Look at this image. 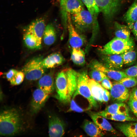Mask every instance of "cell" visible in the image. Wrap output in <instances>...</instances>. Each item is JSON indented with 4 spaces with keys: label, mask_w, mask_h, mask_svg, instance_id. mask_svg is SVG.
Returning <instances> with one entry per match:
<instances>
[{
    "label": "cell",
    "mask_w": 137,
    "mask_h": 137,
    "mask_svg": "<svg viewBox=\"0 0 137 137\" xmlns=\"http://www.w3.org/2000/svg\"><path fill=\"white\" fill-rule=\"evenodd\" d=\"M22 121L18 111L10 108L3 110L0 115V133L3 136H11L22 129Z\"/></svg>",
    "instance_id": "6da1fadb"
},
{
    "label": "cell",
    "mask_w": 137,
    "mask_h": 137,
    "mask_svg": "<svg viewBox=\"0 0 137 137\" xmlns=\"http://www.w3.org/2000/svg\"><path fill=\"white\" fill-rule=\"evenodd\" d=\"M49 95L39 88L34 91L31 104V110L32 113H36L41 109L48 99Z\"/></svg>",
    "instance_id": "8fae6325"
},
{
    "label": "cell",
    "mask_w": 137,
    "mask_h": 137,
    "mask_svg": "<svg viewBox=\"0 0 137 137\" xmlns=\"http://www.w3.org/2000/svg\"><path fill=\"white\" fill-rule=\"evenodd\" d=\"M115 37L121 39H127L130 38V29L128 26L121 24L115 22Z\"/></svg>",
    "instance_id": "484cf974"
},
{
    "label": "cell",
    "mask_w": 137,
    "mask_h": 137,
    "mask_svg": "<svg viewBox=\"0 0 137 137\" xmlns=\"http://www.w3.org/2000/svg\"><path fill=\"white\" fill-rule=\"evenodd\" d=\"M90 115L93 122L101 130L106 131L114 133L116 132L110 123L105 117L96 114L90 113Z\"/></svg>",
    "instance_id": "2e32d148"
},
{
    "label": "cell",
    "mask_w": 137,
    "mask_h": 137,
    "mask_svg": "<svg viewBox=\"0 0 137 137\" xmlns=\"http://www.w3.org/2000/svg\"><path fill=\"white\" fill-rule=\"evenodd\" d=\"M55 84L53 76L51 73L43 75L38 82L39 88L49 95L54 91Z\"/></svg>",
    "instance_id": "9a60e30c"
},
{
    "label": "cell",
    "mask_w": 137,
    "mask_h": 137,
    "mask_svg": "<svg viewBox=\"0 0 137 137\" xmlns=\"http://www.w3.org/2000/svg\"><path fill=\"white\" fill-rule=\"evenodd\" d=\"M45 27L44 19L43 18H40L32 22L26 29V31L31 33L36 37L41 48Z\"/></svg>",
    "instance_id": "7c38bea8"
},
{
    "label": "cell",
    "mask_w": 137,
    "mask_h": 137,
    "mask_svg": "<svg viewBox=\"0 0 137 137\" xmlns=\"http://www.w3.org/2000/svg\"><path fill=\"white\" fill-rule=\"evenodd\" d=\"M124 72L128 76L137 77V64L126 69Z\"/></svg>",
    "instance_id": "8d00e7d4"
},
{
    "label": "cell",
    "mask_w": 137,
    "mask_h": 137,
    "mask_svg": "<svg viewBox=\"0 0 137 137\" xmlns=\"http://www.w3.org/2000/svg\"><path fill=\"white\" fill-rule=\"evenodd\" d=\"M95 113L107 119L115 121L137 122L136 119L130 116L129 115L112 114L106 112L104 110Z\"/></svg>",
    "instance_id": "d6986e66"
},
{
    "label": "cell",
    "mask_w": 137,
    "mask_h": 137,
    "mask_svg": "<svg viewBox=\"0 0 137 137\" xmlns=\"http://www.w3.org/2000/svg\"><path fill=\"white\" fill-rule=\"evenodd\" d=\"M108 113L113 114L129 115V110L127 105L123 102H117L107 106L104 110Z\"/></svg>",
    "instance_id": "603a6c76"
},
{
    "label": "cell",
    "mask_w": 137,
    "mask_h": 137,
    "mask_svg": "<svg viewBox=\"0 0 137 137\" xmlns=\"http://www.w3.org/2000/svg\"><path fill=\"white\" fill-rule=\"evenodd\" d=\"M89 79L87 71L78 73L77 89L73 96L81 95L88 100L91 107L96 108L97 102L92 95L89 84Z\"/></svg>",
    "instance_id": "5b68a950"
},
{
    "label": "cell",
    "mask_w": 137,
    "mask_h": 137,
    "mask_svg": "<svg viewBox=\"0 0 137 137\" xmlns=\"http://www.w3.org/2000/svg\"><path fill=\"white\" fill-rule=\"evenodd\" d=\"M18 71L14 69L9 70L5 74L6 76L7 80L9 82L13 78Z\"/></svg>",
    "instance_id": "f35d334b"
},
{
    "label": "cell",
    "mask_w": 137,
    "mask_h": 137,
    "mask_svg": "<svg viewBox=\"0 0 137 137\" xmlns=\"http://www.w3.org/2000/svg\"><path fill=\"white\" fill-rule=\"evenodd\" d=\"M129 97L137 100V86L134 87L130 92Z\"/></svg>",
    "instance_id": "60d3db41"
},
{
    "label": "cell",
    "mask_w": 137,
    "mask_h": 137,
    "mask_svg": "<svg viewBox=\"0 0 137 137\" xmlns=\"http://www.w3.org/2000/svg\"><path fill=\"white\" fill-rule=\"evenodd\" d=\"M67 0H59L62 18L63 21H66L67 19V13L66 9V3Z\"/></svg>",
    "instance_id": "836d02e7"
},
{
    "label": "cell",
    "mask_w": 137,
    "mask_h": 137,
    "mask_svg": "<svg viewBox=\"0 0 137 137\" xmlns=\"http://www.w3.org/2000/svg\"><path fill=\"white\" fill-rule=\"evenodd\" d=\"M110 93L112 100L117 102L126 101L129 99L130 95V92L127 88L116 81L112 83Z\"/></svg>",
    "instance_id": "ba28073f"
},
{
    "label": "cell",
    "mask_w": 137,
    "mask_h": 137,
    "mask_svg": "<svg viewBox=\"0 0 137 137\" xmlns=\"http://www.w3.org/2000/svg\"><path fill=\"white\" fill-rule=\"evenodd\" d=\"M89 66L91 68L102 72L109 78L116 81H119L123 78L128 76L124 72L109 68L96 60L92 61Z\"/></svg>",
    "instance_id": "9c48e42d"
},
{
    "label": "cell",
    "mask_w": 137,
    "mask_h": 137,
    "mask_svg": "<svg viewBox=\"0 0 137 137\" xmlns=\"http://www.w3.org/2000/svg\"><path fill=\"white\" fill-rule=\"evenodd\" d=\"M111 97L110 92L107 89L104 88L102 95V99L103 102H107L109 100Z\"/></svg>",
    "instance_id": "ab89813d"
},
{
    "label": "cell",
    "mask_w": 137,
    "mask_h": 137,
    "mask_svg": "<svg viewBox=\"0 0 137 137\" xmlns=\"http://www.w3.org/2000/svg\"><path fill=\"white\" fill-rule=\"evenodd\" d=\"M71 59L76 64L83 65L85 62V53L80 48H73L71 52Z\"/></svg>",
    "instance_id": "d4e9b609"
},
{
    "label": "cell",
    "mask_w": 137,
    "mask_h": 137,
    "mask_svg": "<svg viewBox=\"0 0 137 137\" xmlns=\"http://www.w3.org/2000/svg\"><path fill=\"white\" fill-rule=\"evenodd\" d=\"M72 98L70 102V108L68 111V112L73 111L81 113L88 110L81 107L76 103L74 100V98Z\"/></svg>",
    "instance_id": "e575fe53"
},
{
    "label": "cell",
    "mask_w": 137,
    "mask_h": 137,
    "mask_svg": "<svg viewBox=\"0 0 137 137\" xmlns=\"http://www.w3.org/2000/svg\"><path fill=\"white\" fill-rule=\"evenodd\" d=\"M65 70L67 80L68 99L70 102L76 90L78 73L71 68Z\"/></svg>",
    "instance_id": "5bb4252c"
},
{
    "label": "cell",
    "mask_w": 137,
    "mask_h": 137,
    "mask_svg": "<svg viewBox=\"0 0 137 137\" xmlns=\"http://www.w3.org/2000/svg\"><path fill=\"white\" fill-rule=\"evenodd\" d=\"M23 39L26 46L28 48L31 49L41 48L37 39L30 32L26 31L23 35Z\"/></svg>",
    "instance_id": "83f0119b"
},
{
    "label": "cell",
    "mask_w": 137,
    "mask_h": 137,
    "mask_svg": "<svg viewBox=\"0 0 137 137\" xmlns=\"http://www.w3.org/2000/svg\"><path fill=\"white\" fill-rule=\"evenodd\" d=\"M67 28L70 46L72 48H80L84 44L85 39L75 28L72 21L71 14L69 13H67Z\"/></svg>",
    "instance_id": "52a82bcc"
},
{
    "label": "cell",
    "mask_w": 137,
    "mask_h": 137,
    "mask_svg": "<svg viewBox=\"0 0 137 137\" xmlns=\"http://www.w3.org/2000/svg\"><path fill=\"white\" fill-rule=\"evenodd\" d=\"M127 88L137 86V77L128 76L118 81Z\"/></svg>",
    "instance_id": "1f68e13d"
},
{
    "label": "cell",
    "mask_w": 137,
    "mask_h": 137,
    "mask_svg": "<svg viewBox=\"0 0 137 137\" xmlns=\"http://www.w3.org/2000/svg\"><path fill=\"white\" fill-rule=\"evenodd\" d=\"M84 5L81 0H67L66 4L67 12L71 15L77 13L84 8Z\"/></svg>",
    "instance_id": "4316f807"
},
{
    "label": "cell",
    "mask_w": 137,
    "mask_h": 137,
    "mask_svg": "<svg viewBox=\"0 0 137 137\" xmlns=\"http://www.w3.org/2000/svg\"><path fill=\"white\" fill-rule=\"evenodd\" d=\"M117 127L126 136L137 137V122L120 123Z\"/></svg>",
    "instance_id": "ac0fdd59"
},
{
    "label": "cell",
    "mask_w": 137,
    "mask_h": 137,
    "mask_svg": "<svg viewBox=\"0 0 137 137\" xmlns=\"http://www.w3.org/2000/svg\"><path fill=\"white\" fill-rule=\"evenodd\" d=\"M102 64L105 67L112 70H121L124 64L123 54L104 55Z\"/></svg>",
    "instance_id": "4fadbf2b"
},
{
    "label": "cell",
    "mask_w": 137,
    "mask_h": 137,
    "mask_svg": "<svg viewBox=\"0 0 137 137\" xmlns=\"http://www.w3.org/2000/svg\"><path fill=\"white\" fill-rule=\"evenodd\" d=\"M81 0L85 6L87 10L93 15L95 20L97 21V16L100 11L96 4L95 0Z\"/></svg>",
    "instance_id": "f546056e"
},
{
    "label": "cell",
    "mask_w": 137,
    "mask_h": 137,
    "mask_svg": "<svg viewBox=\"0 0 137 137\" xmlns=\"http://www.w3.org/2000/svg\"><path fill=\"white\" fill-rule=\"evenodd\" d=\"M56 38V32L54 27L52 24H48L45 27L43 37L44 44L47 45H50L55 42Z\"/></svg>",
    "instance_id": "cb8c5ba5"
},
{
    "label": "cell",
    "mask_w": 137,
    "mask_h": 137,
    "mask_svg": "<svg viewBox=\"0 0 137 137\" xmlns=\"http://www.w3.org/2000/svg\"><path fill=\"white\" fill-rule=\"evenodd\" d=\"M134 43L130 38L125 39L115 37L101 48L100 50L104 55L122 54L133 48Z\"/></svg>",
    "instance_id": "3957f363"
},
{
    "label": "cell",
    "mask_w": 137,
    "mask_h": 137,
    "mask_svg": "<svg viewBox=\"0 0 137 137\" xmlns=\"http://www.w3.org/2000/svg\"><path fill=\"white\" fill-rule=\"evenodd\" d=\"M101 84L104 88L107 90H110L112 86V83L107 77L102 81L101 82Z\"/></svg>",
    "instance_id": "74e56055"
},
{
    "label": "cell",
    "mask_w": 137,
    "mask_h": 137,
    "mask_svg": "<svg viewBox=\"0 0 137 137\" xmlns=\"http://www.w3.org/2000/svg\"><path fill=\"white\" fill-rule=\"evenodd\" d=\"M82 128L86 133L90 136H101L104 135L102 130L94 122L87 120L84 121Z\"/></svg>",
    "instance_id": "7402d4cb"
},
{
    "label": "cell",
    "mask_w": 137,
    "mask_h": 137,
    "mask_svg": "<svg viewBox=\"0 0 137 137\" xmlns=\"http://www.w3.org/2000/svg\"><path fill=\"white\" fill-rule=\"evenodd\" d=\"M65 125L63 121L55 115L49 118L48 134L51 137L62 136L65 133Z\"/></svg>",
    "instance_id": "30bf717a"
},
{
    "label": "cell",
    "mask_w": 137,
    "mask_h": 137,
    "mask_svg": "<svg viewBox=\"0 0 137 137\" xmlns=\"http://www.w3.org/2000/svg\"><path fill=\"white\" fill-rule=\"evenodd\" d=\"M122 54L123 63L126 65H131L136 60L137 52L134 49V47Z\"/></svg>",
    "instance_id": "f1b7e54d"
},
{
    "label": "cell",
    "mask_w": 137,
    "mask_h": 137,
    "mask_svg": "<svg viewBox=\"0 0 137 137\" xmlns=\"http://www.w3.org/2000/svg\"><path fill=\"white\" fill-rule=\"evenodd\" d=\"M41 57L34 58L28 62L24 66L22 71L26 79L29 81L39 79L44 74L46 69L43 67Z\"/></svg>",
    "instance_id": "277c9868"
},
{
    "label": "cell",
    "mask_w": 137,
    "mask_h": 137,
    "mask_svg": "<svg viewBox=\"0 0 137 137\" xmlns=\"http://www.w3.org/2000/svg\"><path fill=\"white\" fill-rule=\"evenodd\" d=\"M124 19L127 26L132 29L137 21V1L135 0L125 14Z\"/></svg>",
    "instance_id": "44dd1931"
},
{
    "label": "cell",
    "mask_w": 137,
    "mask_h": 137,
    "mask_svg": "<svg viewBox=\"0 0 137 137\" xmlns=\"http://www.w3.org/2000/svg\"><path fill=\"white\" fill-rule=\"evenodd\" d=\"M71 15L72 23L78 32H85L93 29L95 33L98 30V22L88 10L84 8L78 12Z\"/></svg>",
    "instance_id": "7a4b0ae2"
},
{
    "label": "cell",
    "mask_w": 137,
    "mask_h": 137,
    "mask_svg": "<svg viewBox=\"0 0 137 137\" xmlns=\"http://www.w3.org/2000/svg\"><path fill=\"white\" fill-rule=\"evenodd\" d=\"M64 61V58L61 54L55 53L50 54L43 59L42 64L45 69L52 68L61 65Z\"/></svg>",
    "instance_id": "e0dca14e"
},
{
    "label": "cell",
    "mask_w": 137,
    "mask_h": 137,
    "mask_svg": "<svg viewBox=\"0 0 137 137\" xmlns=\"http://www.w3.org/2000/svg\"><path fill=\"white\" fill-rule=\"evenodd\" d=\"M131 29L133 34L137 39V21L134 23Z\"/></svg>",
    "instance_id": "b9f144b4"
},
{
    "label": "cell",
    "mask_w": 137,
    "mask_h": 137,
    "mask_svg": "<svg viewBox=\"0 0 137 137\" xmlns=\"http://www.w3.org/2000/svg\"><path fill=\"white\" fill-rule=\"evenodd\" d=\"M55 86L57 97L58 100L63 103L69 102L68 99L67 81L65 70L57 74L55 80Z\"/></svg>",
    "instance_id": "8992f818"
},
{
    "label": "cell",
    "mask_w": 137,
    "mask_h": 137,
    "mask_svg": "<svg viewBox=\"0 0 137 137\" xmlns=\"http://www.w3.org/2000/svg\"><path fill=\"white\" fill-rule=\"evenodd\" d=\"M89 84L92 95L96 101L103 102L102 95L104 88L99 82L92 79L89 78Z\"/></svg>",
    "instance_id": "ffe728a7"
},
{
    "label": "cell",
    "mask_w": 137,
    "mask_h": 137,
    "mask_svg": "<svg viewBox=\"0 0 137 137\" xmlns=\"http://www.w3.org/2000/svg\"><path fill=\"white\" fill-rule=\"evenodd\" d=\"M89 75L92 79L98 82L102 81L107 76L104 73L97 70L91 68Z\"/></svg>",
    "instance_id": "4dcf8cb0"
},
{
    "label": "cell",
    "mask_w": 137,
    "mask_h": 137,
    "mask_svg": "<svg viewBox=\"0 0 137 137\" xmlns=\"http://www.w3.org/2000/svg\"><path fill=\"white\" fill-rule=\"evenodd\" d=\"M128 103L131 110L137 118V100L129 97Z\"/></svg>",
    "instance_id": "d590c367"
},
{
    "label": "cell",
    "mask_w": 137,
    "mask_h": 137,
    "mask_svg": "<svg viewBox=\"0 0 137 137\" xmlns=\"http://www.w3.org/2000/svg\"><path fill=\"white\" fill-rule=\"evenodd\" d=\"M25 75L22 71H18L13 78L10 81L13 85H18L20 84L23 81Z\"/></svg>",
    "instance_id": "d6a6232c"
}]
</instances>
